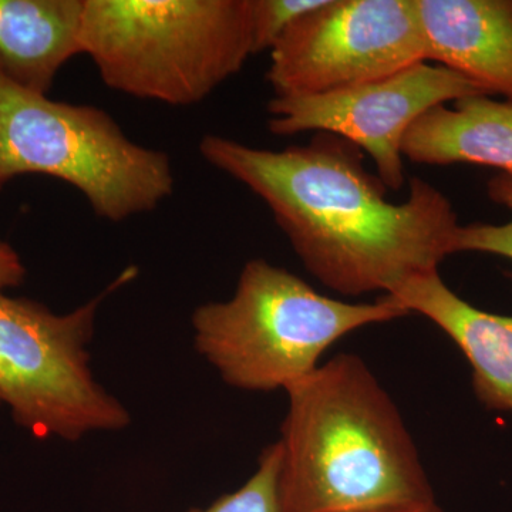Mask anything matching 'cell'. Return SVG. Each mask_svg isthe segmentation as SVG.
<instances>
[{"mask_svg": "<svg viewBox=\"0 0 512 512\" xmlns=\"http://www.w3.org/2000/svg\"><path fill=\"white\" fill-rule=\"evenodd\" d=\"M409 315L390 296L373 303L329 298L281 266L247 262L232 298L192 313L197 352L235 389H288L349 333Z\"/></svg>", "mask_w": 512, "mask_h": 512, "instance_id": "3", "label": "cell"}, {"mask_svg": "<svg viewBox=\"0 0 512 512\" xmlns=\"http://www.w3.org/2000/svg\"><path fill=\"white\" fill-rule=\"evenodd\" d=\"M402 153L417 164H473L512 175V100L471 96L433 107L409 128Z\"/></svg>", "mask_w": 512, "mask_h": 512, "instance_id": "11", "label": "cell"}, {"mask_svg": "<svg viewBox=\"0 0 512 512\" xmlns=\"http://www.w3.org/2000/svg\"><path fill=\"white\" fill-rule=\"evenodd\" d=\"M200 153L265 202L303 266L330 291L386 295L454 254L460 222L446 195L414 177L406 201L393 204L363 151L335 134L281 151L208 134Z\"/></svg>", "mask_w": 512, "mask_h": 512, "instance_id": "1", "label": "cell"}, {"mask_svg": "<svg viewBox=\"0 0 512 512\" xmlns=\"http://www.w3.org/2000/svg\"><path fill=\"white\" fill-rule=\"evenodd\" d=\"M134 275L127 269L69 313L0 291V404L37 439L77 441L130 424L126 406L94 377L87 349L101 303Z\"/></svg>", "mask_w": 512, "mask_h": 512, "instance_id": "6", "label": "cell"}, {"mask_svg": "<svg viewBox=\"0 0 512 512\" xmlns=\"http://www.w3.org/2000/svg\"><path fill=\"white\" fill-rule=\"evenodd\" d=\"M25 275L26 268L18 252L6 242L0 241V291L19 286Z\"/></svg>", "mask_w": 512, "mask_h": 512, "instance_id": "16", "label": "cell"}, {"mask_svg": "<svg viewBox=\"0 0 512 512\" xmlns=\"http://www.w3.org/2000/svg\"><path fill=\"white\" fill-rule=\"evenodd\" d=\"M82 55L110 89L192 106L254 55L249 0H84Z\"/></svg>", "mask_w": 512, "mask_h": 512, "instance_id": "4", "label": "cell"}, {"mask_svg": "<svg viewBox=\"0 0 512 512\" xmlns=\"http://www.w3.org/2000/svg\"><path fill=\"white\" fill-rule=\"evenodd\" d=\"M487 192L491 201L510 211L511 220L501 225L484 222L460 225L454 238V254L481 252L512 261V175H495L488 181Z\"/></svg>", "mask_w": 512, "mask_h": 512, "instance_id": "14", "label": "cell"}, {"mask_svg": "<svg viewBox=\"0 0 512 512\" xmlns=\"http://www.w3.org/2000/svg\"><path fill=\"white\" fill-rule=\"evenodd\" d=\"M84 0H0V66L16 83L47 94L82 55Z\"/></svg>", "mask_w": 512, "mask_h": 512, "instance_id": "12", "label": "cell"}, {"mask_svg": "<svg viewBox=\"0 0 512 512\" xmlns=\"http://www.w3.org/2000/svg\"><path fill=\"white\" fill-rule=\"evenodd\" d=\"M325 2L326 0H249L254 55L271 50L285 35L286 30Z\"/></svg>", "mask_w": 512, "mask_h": 512, "instance_id": "15", "label": "cell"}, {"mask_svg": "<svg viewBox=\"0 0 512 512\" xmlns=\"http://www.w3.org/2000/svg\"><path fill=\"white\" fill-rule=\"evenodd\" d=\"M424 316L456 343L473 369L478 402L512 413V316L481 311L451 291L439 271L412 276L386 293Z\"/></svg>", "mask_w": 512, "mask_h": 512, "instance_id": "9", "label": "cell"}, {"mask_svg": "<svg viewBox=\"0 0 512 512\" xmlns=\"http://www.w3.org/2000/svg\"><path fill=\"white\" fill-rule=\"evenodd\" d=\"M279 493L285 512H372L434 500L392 397L340 353L286 389Z\"/></svg>", "mask_w": 512, "mask_h": 512, "instance_id": "2", "label": "cell"}, {"mask_svg": "<svg viewBox=\"0 0 512 512\" xmlns=\"http://www.w3.org/2000/svg\"><path fill=\"white\" fill-rule=\"evenodd\" d=\"M26 174L72 185L110 222L156 210L175 184L170 156L134 143L107 111L49 99L0 66V190Z\"/></svg>", "mask_w": 512, "mask_h": 512, "instance_id": "5", "label": "cell"}, {"mask_svg": "<svg viewBox=\"0 0 512 512\" xmlns=\"http://www.w3.org/2000/svg\"><path fill=\"white\" fill-rule=\"evenodd\" d=\"M372 512H444L441 510L436 501L430 503H421L413 505H404V507L386 508V510L372 511Z\"/></svg>", "mask_w": 512, "mask_h": 512, "instance_id": "17", "label": "cell"}, {"mask_svg": "<svg viewBox=\"0 0 512 512\" xmlns=\"http://www.w3.org/2000/svg\"><path fill=\"white\" fill-rule=\"evenodd\" d=\"M490 96L466 77L420 62L373 82L313 96L272 97L268 127L275 136L329 133L369 154L387 190H402L404 136L440 104Z\"/></svg>", "mask_w": 512, "mask_h": 512, "instance_id": "8", "label": "cell"}, {"mask_svg": "<svg viewBox=\"0 0 512 512\" xmlns=\"http://www.w3.org/2000/svg\"><path fill=\"white\" fill-rule=\"evenodd\" d=\"M426 62L512 100V0H416Z\"/></svg>", "mask_w": 512, "mask_h": 512, "instance_id": "10", "label": "cell"}, {"mask_svg": "<svg viewBox=\"0 0 512 512\" xmlns=\"http://www.w3.org/2000/svg\"><path fill=\"white\" fill-rule=\"evenodd\" d=\"M281 446L278 441L262 451L258 468L234 493L222 495L207 508L188 512H285L279 493Z\"/></svg>", "mask_w": 512, "mask_h": 512, "instance_id": "13", "label": "cell"}, {"mask_svg": "<svg viewBox=\"0 0 512 512\" xmlns=\"http://www.w3.org/2000/svg\"><path fill=\"white\" fill-rule=\"evenodd\" d=\"M269 52L275 97L348 89L426 62L416 0H326Z\"/></svg>", "mask_w": 512, "mask_h": 512, "instance_id": "7", "label": "cell"}]
</instances>
